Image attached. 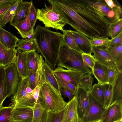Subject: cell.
Masks as SVG:
<instances>
[{"label": "cell", "instance_id": "29", "mask_svg": "<svg viewBox=\"0 0 122 122\" xmlns=\"http://www.w3.org/2000/svg\"><path fill=\"white\" fill-rule=\"evenodd\" d=\"M22 0H17L12 6L0 15V26L5 27L6 24L12 19L17 7Z\"/></svg>", "mask_w": 122, "mask_h": 122}, {"label": "cell", "instance_id": "47", "mask_svg": "<svg viewBox=\"0 0 122 122\" xmlns=\"http://www.w3.org/2000/svg\"><path fill=\"white\" fill-rule=\"evenodd\" d=\"M41 87L38 86H36L35 88L33 90L32 92V94L34 99L35 104L38 102L39 96V94Z\"/></svg>", "mask_w": 122, "mask_h": 122}, {"label": "cell", "instance_id": "51", "mask_svg": "<svg viewBox=\"0 0 122 122\" xmlns=\"http://www.w3.org/2000/svg\"><path fill=\"white\" fill-rule=\"evenodd\" d=\"M32 90V89L28 86V85L27 86L26 88V91L28 94L31 93Z\"/></svg>", "mask_w": 122, "mask_h": 122}, {"label": "cell", "instance_id": "45", "mask_svg": "<svg viewBox=\"0 0 122 122\" xmlns=\"http://www.w3.org/2000/svg\"><path fill=\"white\" fill-rule=\"evenodd\" d=\"M28 76L29 77L28 86L33 90L36 86V72L29 70Z\"/></svg>", "mask_w": 122, "mask_h": 122}, {"label": "cell", "instance_id": "19", "mask_svg": "<svg viewBox=\"0 0 122 122\" xmlns=\"http://www.w3.org/2000/svg\"><path fill=\"white\" fill-rule=\"evenodd\" d=\"M17 51L15 48H8L0 41V66L5 67L15 63Z\"/></svg>", "mask_w": 122, "mask_h": 122}, {"label": "cell", "instance_id": "31", "mask_svg": "<svg viewBox=\"0 0 122 122\" xmlns=\"http://www.w3.org/2000/svg\"><path fill=\"white\" fill-rule=\"evenodd\" d=\"M101 85L104 99V103L103 107L106 109L111 103L113 94V85L109 83Z\"/></svg>", "mask_w": 122, "mask_h": 122}, {"label": "cell", "instance_id": "9", "mask_svg": "<svg viewBox=\"0 0 122 122\" xmlns=\"http://www.w3.org/2000/svg\"><path fill=\"white\" fill-rule=\"evenodd\" d=\"M89 92L78 85L77 86L75 94L77 98V111L79 122H81L86 117L89 104Z\"/></svg>", "mask_w": 122, "mask_h": 122}, {"label": "cell", "instance_id": "26", "mask_svg": "<svg viewBox=\"0 0 122 122\" xmlns=\"http://www.w3.org/2000/svg\"><path fill=\"white\" fill-rule=\"evenodd\" d=\"M33 108V113L31 122H45L47 112L40 99Z\"/></svg>", "mask_w": 122, "mask_h": 122}, {"label": "cell", "instance_id": "53", "mask_svg": "<svg viewBox=\"0 0 122 122\" xmlns=\"http://www.w3.org/2000/svg\"><path fill=\"white\" fill-rule=\"evenodd\" d=\"M93 122H102V120L99 119V120H98L97 121H95Z\"/></svg>", "mask_w": 122, "mask_h": 122}, {"label": "cell", "instance_id": "27", "mask_svg": "<svg viewBox=\"0 0 122 122\" xmlns=\"http://www.w3.org/2000/svg\"><path fill=\"white\" fill-rule=\"evenodd\" d=\"M112 85L113 94L111 104L122 100V72H119Z\"/></svg>", "mask_w": 122, "mask_h": 122}, {"label": "cell", "instance_id": "18", "mask_svg": "<svg viewBox=\"0 0 122 122\" xmlns=\"http://www.w3.org/2000/svg\"><path fill=\"white\" fill-rule=\"evenodd\" d=\"M32 51H17L15 64L20 76L21 79L28 76L29 72L27 61L28 54Z\"/></svg>", "mask_w": 122, "mask_h": 122}, {"label": "cell", "instance_id": "14", "mask_svg": "<svg viewBox=\"0 0 122 122\" xmlns=\"http://www.w3.org/2000/svg\"><path fill=\"white\" fill-rule=\"evenodd\" d=\"M53 72L56 77L70 82L76 86L78 85L80 76L82 74L76 71L58 66L53 70Z\"/></svg>", "mask_w": 122, "mask_h": 122}, {"label": "cell", "instance_id": "13", "mask_svg": "<svg viewBox=\"0 0 122 122\" xmlns=\"http://www.w3.org/2000/svg\"><path fill=\"white\" fill-rule=\"evenodd\" d=\"M122 119V100L111 104L101 120L102 122H114Z\"/></svg>", "mask_w": 122, "mask_h": 122}, {"label": "cell", "instance_id": "41", "mask_svg": "<svg viewBox=\"0 0 122 122\" xmlns=\"http://www.w3.org/2000/svg\"><path fill=\"white\" fill-rule=\"evenodd\" d=\"M108 83L113 85L118 74V71L116 69L106 67Z\"/></svg>", "mask_w": 122, "mask_h": 122}, {"label": "cell", "instance_id": "39", "mask_svg": "<svg viewBox=\"0 0 122 122\" xmlns=\"http://www.w3.org/2000/svg\"><path fill=\"white\" fill-rule=\"evenodd\" d=\"M90 40L92 46L104 48L111 40L108 38L94 37Z\"/></svg>", "mask_w": 122, "mask_h": 122}, {"label": "cell", "instance_id": "3", "mask_svg": "<svg viewBox=\"0 0 122 122\" xmlns=\"http://www.w3.org/2000/svg\"><path fill=\"white\" fill-rule=\"evenodd\" d=\"M83 53L62 43L59 51L57 66L67 69L76 71L82 74H92V69L83 61Z\"/></svg>", "mask_w": 122, "mask_h": 122}, {"label": "cell", "instance_id": "46", "mask_svg": "<svg viewBox=\"0 0 122 122\" xmlns=\"http://www.w3.org/2000/svg\"><path fill=\"white\" fill-rule=\"evenodd\" d=\"M60 85L61 87V92L64 97H67L69 101L72 100L75 96V93L64 86L62 85Z\"/></svg>", "mask_w": 122, "mask_h": 122}, {"label": "cell", "instance_id": "16", "mask_svg": "<svg viewBox=\"0 0 122 122\" xmlns=\"http://www.w3.org/2000/svg\"><path fill=\"white\" fill-rule=\"evenodd\" d=\"M68 30L74 39L76 44L83 53L91 54L93 52L92 46L90 39L77 31L71 30Z\"/></svg>", "mask_w": 122, "mask_h": 122}, {"label": "cell", "instance_id": "37", "mask_svg": "<svg viewBox=\"0 0 122 122\" xmlns=\"http://www.w3.org/2000/svg\"><path fill=\"white\" fill-rule=\"evenodd\" d=\"M65 108L57 112H47L45 122H62Z\"/></svg>", "mask_w": 122, "mask_h": 122}, {"label": "cell", "instance_id": "8", "mask_svg": "<svg viewBox=\"0 0 122 122\" xmlns=\"http://www.w3.org/2000/svg\"><path fill=\"white\" fill-rule=\"evenodd\" d=\"M7 86L8 97L15 93L21 78L18 72L15 63L5 67Z\"/></svg>", "mask_w": 122, "mask_h": 122}, {"label": "cell", "instance_id": "15", "mask_svg": "<svg viewBox=\"0 0 122 122\" xmlns=\"http://www.w3.org/2000/svg\"><path fill=\"white\" fill-rule=\"evenodd\" d=\"M32 1L30 2L23 0L18 6L14 15L10 22V24L13 26L25 19L30 10Z\"/></svg>", "mask_w": 122, "mask_h": 122}, {"label": "cell", "instance_id": "30", "mask_svg": "<svg viewBox=\"0 0 122 122\" xmlns=\"http://www.w3.org/2000/svg\"><path fill=\"white\" fill-rule=\"evenodd\" d=\"M92 73H85L81 74L80 76L78 85L90 92L92 88L93 79Z\"/></svg>", "mask_w": 122, "mask_h": 122}, {"label": "cell", "instance_id": "20", "mask_svg": "<svg viewBox=\"0 0 122 122\" xmlns=\"http://www.w3.org/2000/svg\"><path fill=\"white\" fill-rule=\"evenodd\" d=\"M30 11V10L25 19L13 26L24 39L27 38L30 39L32 38L34 34V29L32 28L29 20Z\"/></svg>", "mask_w": 122, "mask_h": 122}, {"label": "cell", "instance_id": "40", "mask_svg": "<svg viewBox=\"0 0 122 122\" xmlns=\"http://www.w3.org/2000/svg\"><path fill=\"white\" fill-rule=\"evenodd\" d=\"M82 57L84 62L93 70L96 61L94 56L91 54L83 53Z\"/></svg>", "mask_w": 122, "mask_h": 122}, {"label": "cell", "instance_id": "33", "mask_svg": "<svg viewBox=\"0 0 122 122\" xmlns=\"http://www.w3.org/2000/svg\"><path fill=\"white\" fill-rule=\"evenodd\" d=\"M62 32L63 33L62 43L70 48L83 53L76 44L74 39L68 30H64Z\"/></svg>", "mask_w": 122, "mask_h": 122}, {"label": "cell", "instance_id": "54", "mask_svg": "<svg viewBox=\"0 0 122 122\" xmlns=\"http://www.w3.org/2000/svg\"></svg>", "mask_w": 122, "mask_h": 122}, {"label": "cell", "instance_id": "48", "mask_svg": "<svg viewBox=\"0 0 122 122\" xmlns=\"http://www.w3.org/2000/svg\"><path fill=\"white\" fill-rule=\"evenodd\" d=\"M104 1L107 5L112 9L115 7L119 3L117 0H104Z\"/></svg>", "mask_w": 122, "mask_h": 122}, {"label": "cell", "instance_id": "49", "mask_svg": "<svg viewBox=\"0 0 122 122\" xmlns=\"http://www.w3.org/2000/svg\"><path fill=\"white\" fill-rule=\"evenodd\" d=\"M13 4H8L0 6V15L10 7Z\"/></svg>", "mask_w": 122, "mask_h": 122}, {"label": "cell", "instance_id": "5", "mask_svg": "<svg viewBox=\"0 0 122 122\" xmlns=\"http://www.w3.org/2000/svg\"><path fill=\"white\" fill-rule=\"evenodd\" d=\"M45 8L37 9V19L42 22L45 27H51L62 32L63 27L67 24L64 19L51 6H47L45 4Z\"/></svg>", "mask_w": 122, "mask_h": 122}, {"label": "cell", "instance_id": "43", "mask_svg": "<svg viewBox=\"0 0 122 122\" xmlns=\"http://www.w3.org/2000/svg\"><path fill=\"white\" fill-rule=\"evenodd\" d=\"M29 20L32 28L34 29L37 19V11L32 3L31 5L29 16Z\"/></svg>", "mask_w": 122, "mask_h": 122}, {"label": "cell", "instance_id": "36", "mask_svg": "<svg viewBox=\"0 0 122 122\" xmlns=\"http://www.w3.org/2000/svg\"><path fill=\"white\" fill-rule=\"evenodd\" d=\"M44 59L42 56H40L38 59L36 74V86H41L43 81L44 79L43 76V67L44 62Z\"/></svg>", "mask_w": 122, "mask_h": 122}, {"label": "cell", "instance_id": "11", "mask_svg": "<svg viewBox=\"0 0 122 122\" xmlns=\"http://www.w3.org/2000/svg\"><path fill=\"white\" fill-rule=\"evenodd\" d=\"M92 50L97 62L108 68L118 70L117 65L106 48L92 46Z\"/></svg>", "mask_w": 122, "mask_h": 122}, {"label": "cell", "instance_id": "22", "mask_svg": "<svg viewBox=\"0 0 122 122\" xmlns=\"http://www.w3.org/2000/svg\"><path fill=\"white\" fill-rule=\"evenodd\" d=\"M19 39L13 34L0 26V41L7 48L15 49Z\"/></svg>", "mask_w": 122, "mask_h": 122}, {"label": "cell", "instance_id": "21", "mask_svg": "<svg viewBox=\"0 0 122 122\" xmlns=\"http://www.w3.org/2000/svg\"><path fill=\"white\" fill-rule=\"evenodd\" d=\"M53 70L46 62L44 61L43 67V78L60 94L62 95L61 87L58 80L53 72Z\"/></svg>", "mask_w": 122, "mask_h": 122}, {"label": "cell", "instance_id": "50", "mask_svg": "<svg viewBox=\"0 0 122 122\" xmlns=\"http://www.w3.org/2000/svg\"><path fill=\"white\" fill-rule=\"evenodd\" d=\"M17 0H0V6L8 4H12Z\"/></svg>", "mask_w": 122, "mask_h": 122}, {"label": "cell", "instance_id": "34", "mask_svg": "<svg viewBox=\"0 0 122 122\" xmlns=\"http://www.w3.org/2000/svg\"><path fill=\"white\" fill-rule=\"evenodd\" d=\"M122 32V18L110 23L108 29L109 36L113 38Z\"/></svg>", "mask_w": 122, "mask_h": 122}, {"label": "cell", "instance_id": "28", "mask_svg": "<svg viewBox=\"0 0 122 122\" xmlns=\"http://www.w3.org/2000/svg\"><path fill=\"white\" fill-rule=\"evenodd\" d=\"M4 67L0 66V109L8 97L7 86Z\"/></svg>", "mask_w": 122, "mask_h": 122}, {"label": "cell", "instance_id": "2", "mask_svg": "<svg viewBox=\"0 0 122 122\" xmlns=\"http://www.w3.org/2000/svg\"><path fill=\"white\" fill-rule=\"evenodd\" d=\"M63 37V34L59 32L38 25L32 37L36 43L38 53L41 54L53 70L57 65Z\"/></svg>", "mask_w": 122, "mask_h": 122}, {"label": "cell", "instance_id": "7", "mask_svg": "<svg viewBox=\"0 0 122 122\" xmlns=\"http://www.w3.org/2000/svg\"><path fill=\"white\" fill-rule=\"evenodd\" d=\"M97 11L111 23L122 18V13L116 7L112 9L108 7L104 0H89Z\"/></svg>", "mask_w": 122, "mask_h": 122}, {"label": "cell", "instance_id": "52", "mask_svg": "<svg viewBox=\"0 0 122 122\" xmlns=\"http://www.w3.org/2000/svg\"><path fill=\"white\" fill-rule=\"evenodd\" d=\"M114 122H122V119L117 120Z\"/></svg>", "mask_w": 122, "mask_h": 122}, {"label": "cell", "instance_id": "1", "mask_svg": "<svg viewBox=\"0 0 122 122\" xmlns=\"http://www.w3.org/2000/svg\"><path fill=\"white\" fill-rule=\"evenodd\" d=\"M54 8L67 24L88 38H108L110 23L94 8L89 0H59Z\"/></svg>", "mask_w": 122, "mask_h": 122}, {"label": "cell", "instance_id": "17", "mask_svg": "<svg viewBox=\"0 0 122 122\" xmlns=\"http://www.w3.org/2000/svg\"><path fill=\"white\" fill-rule=\"evenodd\" d=\"M62 122H79L76 96L67 103L65 108Z\"/></svg>", "mask_w": 122, "mask_h": 122}, {"label": "cell", "instance_id": "25", "mask_svg": "<svg viewBox=\"0 0 122 122\" xmlns=\"http://www.w3.org/2000/svg\"><path fill=\"white\" fill-rule=\"evenodd\" d=\"M16 47H17L16 49L17 51L19 50L22 52L35 51L38 53L36 43L34 39L32 38L30 39L27 38L25 39H19Z\"/></svg>", "mask_w": 122, "mask_h": 122}, {"label": "cell", "instance_id": "32", "mask_svg": "<svg viewBox=\"0 0 122 122\" xmlns=\"http://www.w3.org/2000/svg\"><path fill=\"white\" fill-rule=\"evenodd\" d=\"M90 93L97 101L103 106L104 99L101 84L98 83L95 84L92 86Z\"/></svg>", "mask_w": 122, "mask_h": 122}, {"label": "cell", "instance_id": "35", "mask_svg": "<svg viewBox=\"0 0 122 122\" xmlns=\"http://www.w3.org/2000/svg\"><path fill=\"white\" fill-rule=\"evenodd\" d=\"M40 56L35 51L30 52L28 54L27 61L29 70L36 72L37 69L38 59Z\"/></svg>", "mask_w": 122, "mask_h": 122}, {"label": "cell", "instance_id": "10", "mask_svg": "<svg viewBox=\"0 0 122 122\" xmlns=\"http://www.w3.org/2000/svg\"><path fill=\"white\" fill-rule=\"evenodd\" d=\"M107 108L97 101L90 92L89 104L86 117L81 122H93L101 119Z\"/></svg>", "mask_w": 122, "mask_h": 122}, {"label": "cell", "instance_id": "38", "mask_svg": "<svg viewBox=\"0 0 122 122\" xmlns=\"http://www.w3.org/2000/svg\"><path fill=\"white\" fill-rule=\"evenodd\" d=\"M13 107L10 106H3L0 109V122H10L11 112Z\"/></svg>", "mask_w": 122, "mask_h": 122}, {"label": "cell", "instance_id": "12", "mask_svg": "<svg viewBox=\"0 0 122 122\" xmlns=\"http://www.w3.org/2000/svg\"><path fill=\"white\" fill-rule=\"evenodd\" d=\"M33 108L29 107H13L10 122H31L33 115Z\"/></svg>", "mask_w": 122, "mask_h": 122}, {"label": "cell", "instance_id": "4", "mask_svg": "<svg viewBox=\"0 0 122 122\" xmlns=\"http://www.w3.org/2000/svg\"><path fill=\"white\" fill-rule=\"evenodd\" d=\"M41 86L39 99L47 112H59L65 107L67 103L51 85L43 79Z\"/></svg>", "mask_w": 122, "mask_h": 122}, {"label": "cell", "instance_id": "23", "mask_svg": "<svg viewBox=\"0 0 122 122\" xmlns=\"http://www.w3.org/2000/svg\"><path fill=\"white\" fill-rule=\"evenodd\" d=\"M96 61L92 70V74L100 84L109 83L106 67Z\"/></svg>", "mask_w": 122, "mask_h": 122}, {"label": "cell", "instance_id": "24", "mask_svg": "<svg viewBox=\"0 0 122 122\" xmlns=\"http://www.w3.org/2000/svg\"><path fill=\"white\" fill-rule=\"evenodd\" d=\"M106 48L117 65L118 70L122 72V45Z\"/></svg>", "mask_w": 122, "mask_h": 122}, {"label": "cell", "instance_id": "42", "mask_svg": "<svg viewBox=\"0 0 122 122\" xmlns=\"http://www.w3.org/2000/svg\"><path fill=\"white\" fill-rule=\"evenodd\" d=\"M122 45V32L113 38L111 39L106 46L105 48L113 47Z\"/></svg>", "mask_w": 122, "mask_h": 122}, {"label": "cell", "instance_id": "44", "mask_svg": "<svg viewBox=\"0 0 122 122\" xmlns=\"http://www.w3.org/2000/svg\"><path fill=\"white\" fill-rule=\"evenodd\" d=\"M56 77L60 85L64 86L75 93L76 91L77 86H75L71 82L65 81L58 77Z\"/></svg>", "mask_w": 122, "mask_h": 122}, {"label": "cell", "instance_id": "6", "mask_svg": "<svg viewBox=\"0 0 122 122\" xmlns=\"http://www.w3.org/2000/svg\"><path fill=\"white\" fill-rule=\"evenodd\" d=\"M28 76L21 79L15 94L13 95L9 106L13 107H29L33 108L35 104V101L32 94L27 93L26 88L28 85Z\"/></svg>", "mask_w": 122, "mask_h": 122}]
</instances>
